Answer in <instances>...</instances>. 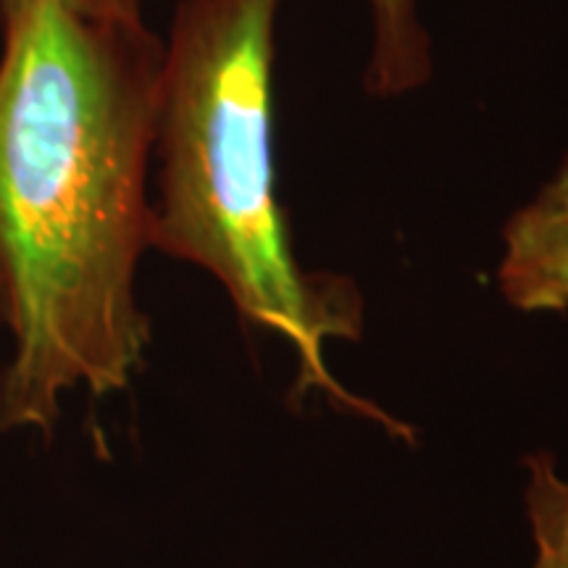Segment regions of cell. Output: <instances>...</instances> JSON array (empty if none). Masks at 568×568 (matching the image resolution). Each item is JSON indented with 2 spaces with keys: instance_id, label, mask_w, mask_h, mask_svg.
Masks as SVG:
<instances>
[{
  "instance_id": "2",
  "label": "cell",
  "mask_w": 568,
  "mask_h": 568,
  "mask_svg": "<svg viewBox=\"0 0 568 568\" xmlns=\"http://www.w3.org/2000/svg\"><path fill=\"white\" fill-rule=\"evenodd\" d=\"M276 9L280 0L176 6L155 109L151 251L209 272L243 322L290 343L295 397L324 393L408 437V426L345 389L326 364L332 343L364 335L366 303L351 276L305 268L290 237L274 161Z\"/></svg>"
},
{
  "instance_id": "3",
  "label": "cell",
  "mask_w": 568,
  "mask_h": 568,
  "mask_svg": "<svg viewBox=\"0 0 568 568\" xmlns=\"http://www.w3.org/2000/svg\"><path fill=\"white\" fill-rule=\"evenodd\" d=\"M497 287L521 314L568 311V153L503 226Z\"/></svg>"
},
{
  "instance_id": "4",
  "label": "cell",
  "mask_w": 568,
  "mask_h": 568,
  "mask_svg": "<svg viewBox=\"0 0 568 568\" xmlns=\"http://www.w3.org/2000/svg\"><path fill=\"white\" fill-rule=\"evenodd\" d=\"M374 19L368 95L403 98L432 80V40L418 19L416 0H368Z\"/></svg>"
},
{
  "instance_id": "5",
  "label": "cell",
  "mask_w": 568,
  "mask_h": 568,
  "mask_svg": "<svg viewBox=\"0 0 568 568\" xmlns=\"http://www.w3.org/2000/svg\"><path fill=\"white\" fill-rule=\"evenodd\" d=\"M524 510L535 560L531 568H568V477L550 450L524 458Z\"/></svg>"
},
{
  "instance_id": "6",
  "label": "cell",
  "mask_w": 568,
  "mask_h": 568,
  "mask_svg": "<svg viewBox=\"0 0 568 568\" xmlns=\"http://www.w3.org/2000/svg\"><path fill=\"white\" fill-rule=\"evenodd\" d=\"M30 3V0H0V11H9L13 6ZM71 9L88 13H119V17H140V0H59Z\"/></svg>"
},
{
  "instance_id": "1",
  "label": "cell",
  "mask_w": 568,
  "mask_h": 568,
  "mask_svg": "<svg viewBox=\"0 0 568 568\" xmlns=\"http://www.w3.org/2000/svg\"><path fill=\"white\" fill-rule=\"evenodd\" d=\"M0 432H48L74 389L119 393L145 361L163 42L140 17L59 0L0 11Z\"/></svg>"
}]
</instances>
